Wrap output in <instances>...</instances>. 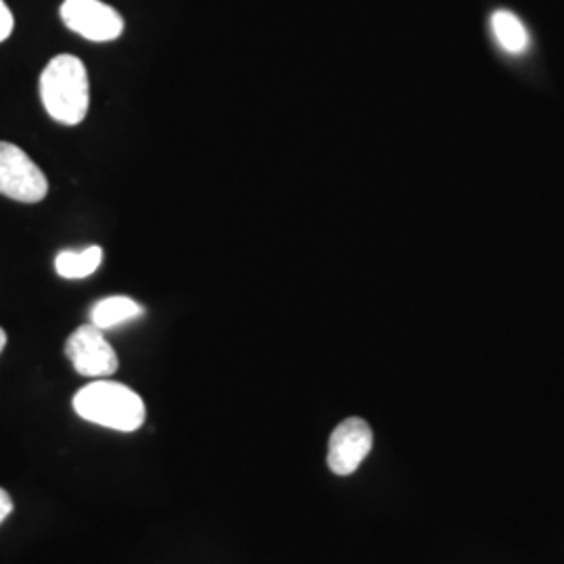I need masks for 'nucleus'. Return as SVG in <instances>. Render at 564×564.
<instances>
[{
    "mask_svg": "<svg viewBox=\"0 0 564 564\" xmlns=\"http://www.w3.org/2000/svg\"><path fill=\"white\" fill-rule=\"evenodd\" d=\"M41 99L46 113L65 126H78L90 107L86 65L76 55H57L41 74Z\"/></svg>",
    "mask_w": 564,
    "mask_h": 564,
    "instance_id": "f257e3e1",
    "label": "nucleus"
},
{
    "mask_svg": "<svg viewBox=\"0 0 564 564\" xmlns=\"http://www.w3.org/2000/svg\"><path fill=\"white\" fill-rule=\"evenodd\" d=\"M76 414L105 429L134 433L147 419V405L141 395L116 381H93L74 395Z\"/></svg>",
    "mask_w": 564,
    "mask_h": 564,
    "instance_id": "f03ea898",
    "label": "nucleus"
},
{
    "mask_svg": "<svg viewBox=\"0 0 564 564\" xmlns=\"http://www.w3.org/2000/svg\"><path fill=\"white\" fill-rule=\"evenodd\" d=\"M48 181L30 155L13 142L0 141V195L13 202L41 203Z\"/></svg>",
    "mask_w": 564,
    "mask_h": 564,
    "instance_id": "7ed1b4c3",
    "label": "nucleus"
},
{
    "mask_svg": "<svg viewBox=\"0 0 564 564\" xmlns=\"http://www.w3.org/2000/svg\"><path fill=\"white\" fill-rule=\"evenodd\" d=\"M65 356L76 372L88 379H105L118 370V354L105 339V330L95 324H84L69 335L65 343Z\"/></svg>",
    "mask_w": 564,
    "mask_h": 564,
    "instance_id": "20e7f679",
    "label": "nucleus"
},
{
    "mask_svg": "<svg viewBox=\"0 0 564 564\" xmlns=\"http://www.w3.org/2000/svg\"><path fill=\"white\" fill-rule=\"evenodd\" d=\"M61 20L82 39L90 42H111L120 39L123 20L120 13L101 0H65Z\"/></svg>",
    "mask_w": 564,
    "mask_h": 564,
    "instance_id": "39448f33",
    "label": "nucleus"
},
{
    "mask_svg": "<svg viewBox=\"0 0 564 564\" xmlns=\"http://www.w3.org/2000/svg\"><path fill=\"white\" fill-rule=\"evenodd\" d=\"M372 449V429L364 419L351 416L343 421L330 435L328 442V468L339 475L347 477L358 470L364 458Z\"/></svg>",
    "mask_w": 564,
    "mask_h": 564,
    "instance_id": "423d86ee",
    "label": "nucleus"
},
{
    "mask_svg": "<svg viewBox=\"0 0 564 564\" xmlns=\"http://www.w3.org/2000/svg\"><path fill=\"white\" fill-rule=\"evenodd\" d=\"M489 25H491V34L498 42V46L508 55H523L524 51L529 48V42H531L529 32H527L521 18L514 15L512 11L498 9L489 18Z\"/></svg>",
    "mask_w": 564,
    "mask_h": 564,
    "instance_id": "0eeeda50",
    "label": "nucleus"
},
{
    "mask_svg": "<svg viewBox=\"0 0 564 564\" xmlns=\"http://www.w3.org/2000/svg\"><path fill=\"white\" fill-rule=\"evenodd\" d=\"M144 314V307L141 303L126 297V295H113V297H105L99 303H95L93 312H90V324H95L101 330L116 328L120 324L137 321Z\"/></svg>",
    "mask_w": 564,
    "mask_h": 564,
    "instance_id": "6e6552de",
    "label": "nucleus"
},
{
    "mask_svg": "<svg viewBox=\"0 0 564 564\" xmlns=\"http://www.w3.org/2000/svg\"><path fill=\"white\" fill-rule=\"evenodd\" d=\"M101 262L102 249L99 245H93L82 251H61L55 258V270L63 279L76 281V279H86L95 274Z\"/></svg>",
    "mask_w": 564,
    "mask_h": 564,
    "instance_id": "1a4fd4ad",
    "label": "nucleus"
},
{
    "mask_svg": "<svg viewBox=\"0 0 564 564\" xmlns=\"http://www.w3.org/2000/svg\"><path fill=\"white\" fill-rule=\"evenodd\" d=\"M13 25H15V21H13L11 9L4 4V0H0V42L7 41L11 36Z\"/></svg>",
    "mask_w": 564,
    "mask_h": 564,
    "instance_id": "9d476101",
    "label": "nucleus"
},
{
    "mask_svg": "<svg viewBox=\"0 0 564 564\" xmlns=\"http://www.w3.org/2000/svg\"><path fill=\"white\" fill-rule=\"evenodd\" d=\"M13 512V502L11 496L0 487V523L7 521V517Z\"/></svg>",
    "mask_w": 564,
    "mask_h": 564,
    "instance_id": "9b49d317",
    "label": "nucleus"
},
{
    "mask_svg": "<svg viewBox=\"0 0 564 564\" xmlns=\"http://www.w3.org/2000/svg\"><path fill=\"white\" fill-rule=\"evenodd\" d=\"M4 345H7V333L0 328V354H2V349H4Z\"/></svg>",
    "mask_w": 564,
    "mask_h": 564,
    "instance_id": "f8f14e48",
    "label": "nucleus"
}]
</instances>
